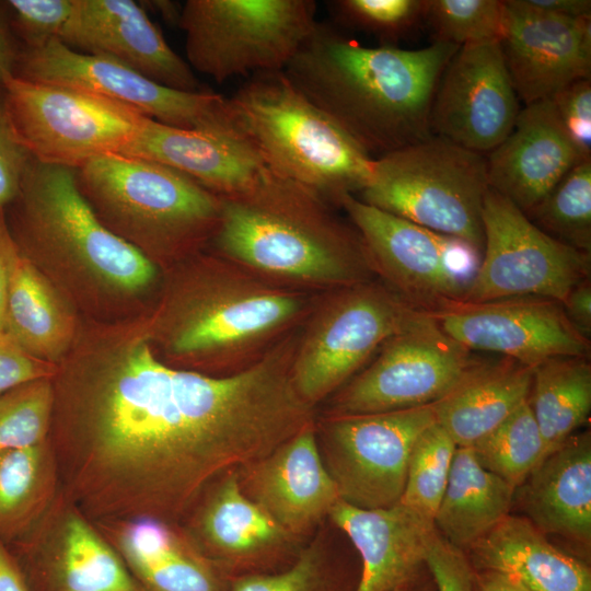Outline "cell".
<instances>
[{
  "instance_id": "5bb4252c",
  "label": "cell",
  "mask_w": 591,
  "mask_h": 591,
  "mask_svg": "<svg viewBox=\"0 0 591 591\" xmlns=\"http://www.w3.org/2000/svg\"><path fill=\"white\" fill-rule=\"evenodd\" d=\"M478 361L424 312L387 339L331 397L325 415H357L433 405Z\"/></svg>"
},
{
  "instance_id": "e575fe53",
  "label": "cell",
  "mask_w": 591,
  "mask_h": 591,
  "mask_svg": "<svg viewBox=\"0 0 591 591\" xmlns=\"http://www.w3.org/2000/svg\"><path fill=\"white\" fill-rule=\"evenodd\" d=\"M456 448L452 438L437 422L426 428L413 445L399 503L433 521Z\"/></svg>"
},
{
  "instance_id": "74e56055",
  "label": "cell",
  "mask_w": 591,
  "mask_h": 591,
  "mask_svg": "<svg viewBox=\"0 0 591 591\" xmlns=\"http://www.w3.org/2000/svg\"><path fill=\"white\" fill-rule=\"evenodd\" d=\"M327 7L340 25L394 46L424 20L426 0H335Z\"/></svg>"
},
{
  "instance_id": "7dc6e473",
  "label": "cell",
  "mask_w": 591,
  "mask_h": 591,
  "mask_svg": "<svg viewBox=\"0 0 591 591\" xmlns=\"http://www.w3.org/2000/svg\"><path fill=\"white\" fill-rule=\"evenodd\" d=\"M564 312L584 338H591V282L590 278L577 283L561 303Z\"/></svg>"
},
{
  "instance_id": "9a60e30c",
  "label": "cell",
  "mask_w": 591,
  "mask_h": 591,
  "mask_svg": "<svg viewBox=\"0 0 591 591\" xmlns=\"http://www.w3.org/2000/svg\"><path fill=\"white\" fill-rule=\"evenodd\" d=\"M483 225V254L462 302L543 297L563 303L577 283L590 278L591 253L548 235L489 187Z\"/></svg>"
},
{
  "instance_id": "ac0fdd59",
  "label": "cell",
  "mask_w": 591,
  "mask_h": 591,
  "mask_svg": "<svg viewBox=\"0 0 591 591\" xmlns=\"http://www.w3.org/2000/svg\"><path fill=\"white\" fill-rule=\"evenodd\" d=\"M519 97L498 39L461 46L440 78L430 130L462 148L487 154L511 132Z\"/></svg>"
},
{
  "instance_id": "ab89813d",
  "label": "cell",
  "mask_w": 591,
  "mask_h": 591,
  "mask_svg": "<svg viewBox=\"0 0 591 591\" xmlns=\"http://www.w3.org/2000/svg\"><path fill=\"white\" fill-rule=\"evenodd\" d=\"M40 466L42 444L0 454V533L12 530L28 510Z\"/></svg>"
},
{
  "instance_id": "f1b7e54d",
  "label": "cell",
  "mask_w": 591,
  "mask_h": 591,
  "mask_svg": "<svg viewBox=\"0 0 591 591\" xmlns=\"http://www.w3.org/2000/svg\"><path fill=\"white\" fill-rule=\"evenodd\" d=\"M533 368L501 357L478 360L432 407L456 447H472L528 401Z\"/></svg>"
},
{
  "instance_id": "f5cc1de1",
  "label": "cell",
  "mask_w": 591,
  "mask_h": 591,
  "mask_svg": "<svg viewBox=\"0 0 591 591\" xmlns=\"http://www.w3.org/2000/svg\"><path fill=\"white\" fill-rule=\"evenodd\" d=\"M476 591H528L509 578L489 570L474 571Z\"/></svg>"
},
{
  "instance_id": "d4e9b609",
  "label": "cell",
  "mask_w": 591,
  "mask_h": 591,
  "mask_svg": "<svg viewBox=\"0 0 591 591\" xmlns=\"http://www.w3.org/2000/svg\"><path fill=\"white\" fill-rule=\"evenodd\" d=\"M525 518L583 548L591 544V436L573 433L547 454L515 489Z\"/></svg>"
},
{
  "instance_id": "1f68e13d",
  "label": "cell",
  "mask_w": 591,
  "mask_h": 591,
  "mask_svg": "<svg viewBox=\"0 0 591 591\" xmlns=\"http://www.w3.org/2000/svg\"><path fill=\"white\" fill-rule=\"evenodd\" d=\"M528 403L544 439L546 456L589 419V357H554L534 367Z\"/></svg>"
},
{
  "instance_id": "8d00e7d4",
  "label": "cell",
  "mask_w": 591,
  "mask_h": 591,
  "mask_svg": "<svg viewBox=\"0 0 591 591\" xmlns=\"http://www.w3.org/2000/svg\"><path fill=\"white\" fill-rule=\"evenodd\" d=\"M505 5L501 0H426L425 15L434 42L459 47L502 34Z\"/></svg>"
},
{
  "instance_id": "f907efd6",
  "label": "cell",
  "mask_w": 591,
  "mask_h": 591,
  "mask_svg": "<svg viewBox=\"0 0 591 591\" xmlns=\"http://www.w3.org/2000/svg\"><path fill=\"white\" fill-rule=\"evenodd\" d=\"M13 247L14 243L7 227L4 211H0V334L3 328L7 300L8 260Z\"/></svg>"
},
{
  "instance_id": "b9f144b4",
  "label": "cell",
  "mask_w": 591,
  "mask_h": 591,
  "mask_svg": "<svg viewBox=\"0 0 591 591\" xmlns=\"http://www.w3.org/2000/svg\"><path fill=\"white\" fill-rule=\"evenodd\" d=\"M121 547L135 576L184 548L164 524L153 519L129 525Z\"/></svg>"
},
{
  "instance_id": "8fae6325",
  "label": "cell",
  "mask_w": 591,
  "mask_h": 591,
  "mask_svg": "<svg viewBox=\"0 0 591 591\" xmlns=\"http://www.w3.org/2000/svg\"><path fill=\"white\" fill-rule=\"evenodd\" d=\"M12 74L94 94L172 127L243 137L228 97L164 86L116 60L77 51L56 39L22 47Z\"/></svg>"
},
{
  "instance_id": "603a6c76",
  "label": "cell",
  "mask_w": 591,
  "mask_h": 591,
  "mask_svg": "<svg viewBox=\"0 0 591 591\" xmlns=\"http://www.w3.org/2000/svg\"><path fill=\"white\" fill-rule=\"evenodd\" d=\"M328 517L358 551L362 571L356 591H395L419 576L433 521L397 502L361 509L338 500Z\"/></svg>"
},
{
  "instance_id": "cb8c5ba5",
  "label": "cell",
  "mask_w": 591,
  "mask_h": 591,
  "mask_svg": "<svg viewBox=\"0 0 591 591\" xmlns=\"http://www.w3.org/2000/svg\"><path fill=\"white\" fill-rule=\"evenodd\" d=\"M121 154L170 166L221 197L248 190L269 170L243 137L181 129L148 117Z\"/></svg>"
},
{
  "instance_id": "e0dca14e",
  "label": "cell",
  "mask_w": 591,
  "mask_h": 591,
  "mask_svg": "<svg viewBox=\"0 0 591 591\" xmlns=\"http://www.w3.org/2000/svg\"><path fill=\"white\" fill-rule=\"evenodd\" d=\"M429 314L448 336L472 352L499 354L531 368L554 357H590V340L575 329L561 303L553 299L460 301Z\"/></svg>"
},
{
  "instance_id": "3957f363",
  "label": "cell",
  "mask_w": 591,
  "mask_h": 591,
  "mask_svg": "<svg viewBox=\"0 0 591 591\" xmlns=\"http://www.w3.org/2000/svg\"><path fill=\"white\" fill-rule=\"evenodd\" d=\"M4 216L19 253L86 320L139 315L155 296L162 271L101 222L74 169L32 158Z\"/></svg>"
},
{
  "instance_id": "7a4b0ae2",
  "label": "cell",
  "mask_w": 591,
  "mask_h": 591,
  "mask_svg": "<svg viewBox=\"0 0 591 591\" xmlns=\"http://www.w3.org/2000/svg\"><path fill=\"white\" fill-rule=\"evenodd\" d=\"M318 294L274 283L206 250L162 271L141 316L165 363L222 376L300 327Z\"/></svg>"
},
{
  "instance_id": "60d3db41",
  "label": "cell",
  "mask_w": 591,
  "mask_h": 591,
  "mask_svg": "<svg viewBox=\"0 0 591 591\" xmlns=\"http://www.w3.org/2000/svg\"><path fill=\"white\" fill-rule=\"evenodd\" d=\"M12 30L22 47L60 40L76 0H8Z\"/></svg>"
},
{
  "instance_id": "83f0119b",
  "label": "cell",
  "mask_w": 591,
  "mask_h": 591,
  "mask_svg": "<svg viewBox=\"0 0 591 591\" xmlns=\"http://www.w3.org/2000/svg\"><path fill=\"white\" fill-rule=\"evenodd\" d=\"M467 551L478 570L500 573L528 591H591L587 564L553 545L525 517L508 514Z\"/></svg>"
},
{
  "instance_id": "816d5d0a",
  "label": "cell",
  "mask_w": 591,
  "mask_h": 591,
  "mask_svg": "<svg viewBox=\"0 0 591 591\" xmlns=\"http://www.w3.org/2000/svg\"><path fill=\"white\" fill-rule=\"evenodd\" d=\"M0 591H30L19 564L0 543Z\"/></svg>"
},
{
  "instance_id": "f35d334b",
  "label": "cell",
  "mask_w": 591,
  "mask_h": 591,
  "mask_svg": "<svg viewBox=\"0 0 591 591\" xmlns=\"http://www.w3.org/2000/svg\"><path fill=\"white\" fill-rule=\"evenodd\" d=\"M229 591H337V584L322 544L314 542L282 570L230 579Z\"/></svg>"
},
{
  "instance_id": "d6986e66",
  "label": "cell",
  "mask_w": 591,
  "mask_h": 591,
  "mask_svg": "<svg viewBox=\"0 0 591 591\" xmlns=\"http://www.w3.org/2000/svg\"><path fill=\"white\" fill-rule=\"evenodd\" d=\"M503 5L499 43L515 93L525 105L591 79V18L536 14L509 0Z\"/></svg>"
},
{
  "instance_id": "ee69618b",
  "label": "cell",
  "mask_w": 591,
  "mask_h": 591,
  "mask_svg": "<svg viewBox=\"0 0 591 591\" xmlns=\"http://www.w3.org/2000/svg\"><path fill=\"white\" fill-rule=\"evenodd\" d=\"M425 566L437 591H474V570L464 551L450 544L437 530L427 547Z\"/></svg>"
},
{
  "instance_id": "ffe728a7",
  "label": "cell",
  "mask_w": 591,
  "mask_h": 591,
  "mask_svg": "<svg viewBox=\"0 0 591 591\" xmlns=\"http://www.w3.org/2000/svg\"><path fill=\"white\" fill-rule=\"evenodd\" d=\"M59 42L83 54L116 60L164 86L201 91L188 62L171 48L135 1L76 0Z\"/></svg>"
},
{
  "instance_id": "8992f818",
  "label": "cell",
  "mask_w": 591,
  "mask_h": 591,
  "mask_svg": "<svg viewBox=\"0 0 591 591\" xmlns=\"http://www.w3.org/2000/svg\"><path fill=\"white\" fill-rule=\"evenodd\" d=\"M101 222L161 271L206 251L220 220V196L164 164L106 154L76 170Z\"/></svg>"
},
{
  "instance_id": "7c38bea8",
  "label": "cell",
  "mask_w": 591,
  "mask_h": 591,
  "mask_svg": "<svg viewBox=\"0 0 591 591\" xmlns=\"http://www.w3.org/2000/svg\"><path fill=\"white\" fill-rule=\"evenodd\" d=\"M361 235L376 279L413 306L462 301L482 255L470 244L378 209L355 195L338 205Z\"/></svg>"
},
{
  "instance_id": "52a82bcc",
  "label": "cell",
  "mask_w": 591,
  "mask_h": 591,
  "mask_svg": "<svg viewBox=\"0 0 591 591\" xmlns=\"http://www.w3.org/2000/svg\"><path fill=\"white\" fill-rule=\"evenodd\" d=\"M264 164L338 209L368 184L374 158L297 90L283 70L251 76L228 97Z\"/></svg>"
},
{
  "instance_id": "2e32d148",
  "label": "cell",
  "mask_w": 591,
  "mask_h": 591,
  "mask_svg": "<svg viewBox=\"0 0 591 591\" xmlns=\"http://www.w3.org/2000/svg\"><path fill=\"white\" fill-rule=\"evenodd\" d=\"M433 422L432 405L324 415L315 421L320 452L339 499L361 509L389 508L399 502L413 445Z\"/></svg>"
},
{
  "instance_id": "4316f807",
  "label": "cell",
  "mask_w": 591,
  "mask_h": 591,
  "mask_svg": "<svg viewBox=\"0 0 591 591\" xmlns=\"http://www.w3.org/2000/svg\"><path fill=\"white\" fill-rule=\"evenodd\" d=\"M82 324L73 304L14 245L8 260L2 334L32 358L57 367Z\"/></svg>"
},
{
  "instance_id": "836d02e7",
  "label": "cell",
  "mask_w": 591,
  "mask_h": 591,
  "mask_svg": "<svg viewBox=\"0 0 591 591\" xmlns=\"http://www.w3.org/2000/svg\"><path fill=\"white\" fill-rule=\"evenodd\" d=\"M525 216L554 239L591 253V160L577 163Z\"/></svg>"
},
{
  "instance_id": "277c9868",
  "label": "cell",
  "mask_w": 591,
  "mask_h": 591,
  "mask_svg": "<svg viewBox=\"0 0 591 591\" xmlns=\"http://www.w3.org/2000/svg\"><path fill=\"white\" fill-rule=\"evenodd\" d=\"M460 47L363 46L317 22L283 72L292 85L375 158L432 136L440 78Z\"/></svg>"
},
{
  "instance_id": "9c48e42d",
  "label": "cell",
  "mask_w": 591,
  "mask_h": 591,
  "mask_svg": "<svg viewBox=\"0 0 591 591\" xmlns=\"http://www.w3.org/2000/svg\"><path fill=\"white\" fill-rule=\"evenodd\" d=\"M424 312L376 278L320 293L294 349L298 394L313 407L329 398Z\"/></svg>"
},
{
  "instance_id": "f546056e",
  "label": "cell",
  "mask_w": 591,
  "mask_h": 591,
  "mask_svg": "<svg viewBox=\"0 0 591 591\" xmlns=\"http://www.w3.org/2000/svg\"><path fill=\"white\" fill-rule=\"evenodd\" d=\"M515 488L483 467L468 447H457L433 519L438 533L467 551L509 514Z\"/></svg>"
},
{
  "instance_id": "f6af8a7d",
  "label": "cell",
  "mask_w": 591,
  "mask_h": 591,
  "mask_svg": "<svg viewBox=\"0 0 591 591\" xmlns=\"http://www.w3.org/2000/svg\"><path fill=\"white\" fill-rule=\"evenodd\" d=\"M32 155L12 123L5 95L0 86V211L15 197Z\"/></svg>"
},
{
  "instance_id": "c3c4849f",
  "label": "cell",
  "mask_w": 591,
  "mask_h": 591,
  "mask_svg": "<svg viewBox=\"0 0 591 591\" xmlns=\"http://www.w3.org/2000/svg\"><path fill=\"white\" fill-rule=\"evenodd\" d=\"M514 7L548 16L563 19L591 18L590 0H509Z\"/></svg>"
},
{
  "instance_id": "681fc988",
  "label": "cell",
  "mask_w": 591,
  "mask_h": 591,
  "mask_svg": "<svg viewBox=\"0 0 591 591\" xmlns=\"http://www.w3.org/2000/svg\"><path fill=\"white\" fill-rule=\"evenodd\" d=\"M21 48L11 26L7 2L0 1V86L13 73Z\"/></svg>"
},
{
  "instance_id": "d6a6232c",
  "label": "cell",
  "mask_w": 591,
  "mask_h": 591,
  "mask_svg": "<svg viewBox=\"0 0 591 591\" xmlns=\"http://www.w3.org/2000/svg\"><path fill=\"white\" fill-rule=\"evenodd\" d=\"M468 448L483 467L515 489L546 453L544 439L528 401Z\"/></svg>"
},
{
  "instance_id": "ba28073f",
  "label": "cell",
  "mask_w": 591,
  "mask_h": 591,
  "mask_svg": "<svg viewBox=\"0 0 591 591\" xmlns=\"http://www.w3.org/2000/svg\"><path fill=\"white\" fill-rule=\"evenodd\" d=\"M486 155L444 138L374 158L371 177L356 196L378 209L484 250Z\"/></svg>"
},
{
  "instance_id": "30bf717a",
  "label": "cell",
  "mask_w": 591,
  "mask_h": 591,
  "mask_svg": "<svg viewBox=\"0 0 591 591\" xmlns=\"http://www.w3.org/2000/svg\"><path fill=\"white\" fill-rule=\"evenodd\" d=\"M314 0H187L177 25L193 70L222 83L282 71L317 24Z\"/></svg>"
},
{
  "instance_id": "7402d4cb",
  "label": "cell",
  "mask_w": 591,
  "mask_h": 591,
  "mask_svg": "<svg viewBox=\"0 0 591 591\" xmlns=\"http://www.w3.org/2000/svg\"><path fill=\"white\" fill-rule=\"evenodd\" d=\"M580 161L553 101L525 105L511 132L486 154L489 188L531 211Z\"/></svg>"
},
{
  "instance_id": "5b68a950",
  "label": "cell",
  "mask_w": 591,
  "mask_h": 591,
  "mask_svg": "<svg viewBox=\"0 0 591 591\" xmlns=\"http://www.w3.org/2000/svg\"><path fill=\"white\" fill-rule=\"evenodd\" d=\"M220 199L207 250L253 274L311 293L375 278L352 223L299 184L268 170L248 190Z\"/></svg>"
},
{
  "instance_id": "7bdbcfd3",
  "label": "cell",
  "mask_w": 591,
  "mask_h": 591,
  "mask_svg": "<svg viewBox=\"0 0 591 591\" xmlns=\"http://www.w3.org/2000/svg\"><path fill=\"white\" fill-rule=\"evenodd\" d=\"M551 100L581 158L591 160V79L570 83Z\"/></svg>"
},
{
  "instance_id": "6da1fadb",
  "label": "cell",
  "mask_w": 591,
  "mask_h": 591,
  "mask_svg": "<svg viewBox=\"0 0 591 591\" xmlns=\"http://www.w3.org/2000/svg\"><path fill=\"white\" fill-rule=\"evenodd\" d=\"M299 329L230 375L165 363L141 313L83 320L53 375L54 409L101 461L160 509L182 510L210 480L269 454L315 421L291 367Z\"/></svg>"
},
{
  "instance_id": "db71d44e",
  "label": "cell",
  "mask_w": 591,
  "mask_h": 591,
  "mask_svg": "<svg viewBox=\"0 0 591 591\" xmlns=\"http://www.w3.org/2000/svg\"><path fill=\"white\" fill-rule=\"evenodd\" d=\"M419 576L412 581L405 583L404 586L399 587L395 591H431V589L424 583H420Z\"/></svg>"
},
{
  "instance_id": "d590c367",
  "label": "cell",
  "mask_w": 591,
  "mask_h": 591,
  "mask_svg": "<svg viewBox=\"0 0 591 591\" xmlns=\"http://www.w3.org/2000/svg\"><path fill=\"white\" fill-rule=\"evenodd\" d=\"M53 409V376L0 394V454L42 444Z\"/></svg>"
},
{
  "instance_id": "4dcf8cb0",
  "label": "cell",
  "mask_w": 591,
  "mask_h": 591,
  "mask_svg": "<svg viewBox=\"0 0 591 591\" xmlns=\"http://www.w3.org/2000/svg\"><path fill=\"white\" fill-rule=\"evenodd\" d=\"M32 577L30 591H142L119 557L77 517L67 522L58 554Z\"/></svg>"
},
{
  "instance_id": "484cf974",
  "label": "cell",
  "mask_w": 591,
  "mask_h": 591,
  "mask_svg": "<svg viewBox=\"0 0 591 591\" xmlns=\"http://www.w3.org/2000/svg\"><path fill=\"white\" fill-rule=\"evenodd\" d=\"M200 531L215 566L230 579L264 572L293 537L245 495L239 471L219 478L202 510Z\"/></svg>"
},
{
  "instance_id": "bcb514c9",
  "label": "cell",
  "mask_w": 591,
  "mask_h": 591,
  "mask_svg": "<svg viewBox=\"0 0 591 591\" xmlns=\"http://www.w3.org/2000/svg\"><path fill=\"white\" fill-rule=\"evenodd\" d=\"M56 368L32 358L0 334V394L24 383L53 376Z\"/></svg>"
},
{
  "instance_id": "4fadbf2b",
  "label": "cell",
  "mask_w": 591,
  "mask_h": 591,
  "mask_svg": "<svg viewBox=\"0 0 591 591\" xmlns=\"http://www.w3.org/2000/svg\"><path fill=\"white\" fill-rule=\"evenodd\" d=\"M1 86L21 141L46 164L77 170L97 157L121 154L146 117L94 94L13 74Z\"/></svg>"
},
{
  "instance_id": "44dd1931",
  "label": "cell",
  "mask_w": 591,
  "mask_h": 591,
  "mask_svg": "<svg viewBox=\"0 0 591 591\" xmlns=\"http://www.w3.org/2000/svg\"><path fill=\"white\" fill-rule=\"evenodd\" d=\"M315 421L239 471L245 495L293 536L312 529L339 500L320 452Z\"/></svg>"
}]
</instances>
